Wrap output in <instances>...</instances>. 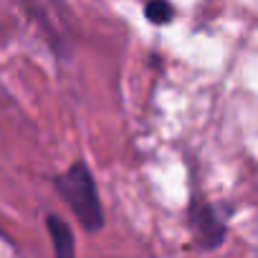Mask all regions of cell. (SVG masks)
I'll use <instances>...</instances> for the list:
<instances>
[{"mask_svg": "<svg viewBox=\"0 0 258 258\" xmlns=\"http://www.w3.org/2000/svg\"><path fill=\"white\" fill-rule=\"evenodd\" d=\"M51 182L58 198L69 205V210L76 215L79 225L86 233H96L104 228V208L99 200L96 180L81 157L74 160L63 172H58Z\"/></svg>", "mask_w": 258, "mask_h": 258, "instance_id": "6da1fadb", "label": "cell"}, {"mask_svg": "<svg viewBox=\"0 0 258 258\" xmlns=\"http://www.w3.org/2000/svg\"><path fill=\"white\" fill-rule=\"evenodd\" d=\"M190 230H192V238L198 243L200 250H215L225 235H228V223L225 218L220 215V210L205 200H192L190 203Z\"/></svg>", "mask_w": 258, "mask_h": 258, "instance_id": "7a4b0ae2", "label": "cell"}, {"mask_svg": "<svg viewBox=\"0 0 258 258\" xmlns=\"http://www.w3.org/2000/svg\"><path fill=\"white\" fill-rule=\"evenodd\" d=\"M46 230L53 245V258H76V235L74 228L56 213L46 215Z\"/></svg>", "mask_w": 258, "mask_h": 258, "instance_id": "3957f363", "label": "cell"}, {"mask_svg": "<svg viewBox=\"0 0 258 258\" xmlns=\"http://www.w3.org/2000/svg\"><path fill=\"white\" fill-rule=\"evenodd\" d=\"M145 18L152 26H167L175 18V8L170 0H150L147 8H145Z\"/></svg>", "mask_w": 258, "mask_h": 258, "instance_id": "277c9868", "label": "cell"}]
</instances>
